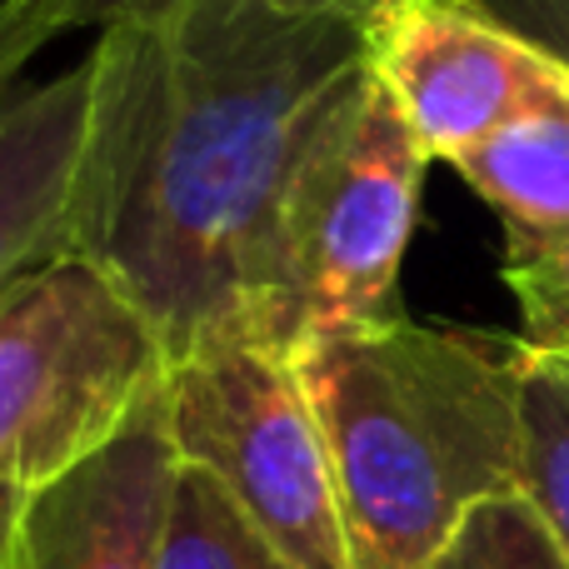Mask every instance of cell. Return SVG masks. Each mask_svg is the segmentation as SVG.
Segmentation results:
<instances>
[{"instance_id": "1", "label": "cell", "mask_w": 569, "mask_h": 569, "mask_svg": "<svg viewBox=\"0 0 569 569\" xmlns=\"http://www.w3.org/2000/svg\"><path fill=\"white\" fill-rule=\"evenodd\" d=\"M86 66L70 250L126 290L166 360L226 340L290 350L276 210L305 130L360 70V20L146 0L96 30Z\"/></svg>"}, {"instance_id": "2", "label": "cell", "mask_w": 569, "mask_h": 569, "mask_svg": "<svg viewBox=\"0 0 569 569\" xmlns=\"http://www.w3.org/2000/svg\"><path fill=\"white\" fill-rule=\"evenodd\" d=\"M520 365L515 335L410 315L295 350L355 569H425L475 505L520 490Z\"/></svg>"}, {"instance_id": "3", "label": "cell", "mask_w": 569, "mask_h": 569, "mask_svg": "<svg viewBox=\"0 0 569 569\" xmlns=\"http://www.w3.org/2000/svg\"><path fill=\"white\" fill-rule=\"evenodd\" d=\"M430 156L365 66L320 106L276 210V270L290 350L385 325L400 310Z\"/></svg>"}, {"instance_id": "4", "label": "cell", "mask_w": 569, "mask_h": 569, "mask_svg": "<svg viewBox=\"0 0 569 569\" xmlns=\"http://www.w3.org/2000/svg\"><path fill=\"white\" fill-rule=\"evenodd\" d=\"M166 345L116 280L60 256L0 295V485L40 490L166 385Z\"/></svg>"}, {"instance_id": "5", "label": "cell", "mask_w": 569, "mask_h": 569, "mask_svg": "<svg viewBox=\"0 0 569 569\" xmlns=\"http://www.w3.org/2000/svg\"><path fill=\"white\" fill-rule=\"evenodd\" d=\"M160 405L176 460L216 480L295 569H355L330 450L290 350L206 345L166 365Z\"/></svg>"}, {"instance_id": "6", "label": "cell", "mask_w": 569, "mask_h": 569, "mask_svg": "<svg viewBox=\"0 0 569 569\" xmlns=\"http://www.w3.org/2000/svg\"><path fill=\"white\" fill-rule=\"evenodd\" d=\"M360 66L445 166H460L569 70L480 0H375L360 16Z\"/></svg>"}, {"instance_id": "7", "label": "cell", "mask_w": 569, "mask_h": 569, "mask_svg": "<svg viewBox=\"0 0 569 569\" xmlns=\"http://www.w3.org/2000/svg\"><path fill=\"white\" fill-rule=\"evenodd\" d=\"M500 220V280L535 355L569 360V70L455 166Z\"/></svg>"}, {"instance_id": "8", "label": "cell", "mask_w": 569, "mask_h": 569, "mask_svg": "<svg viewBox=\"0 0 569 569\" xmlns=\"http://www.w3.org/2000/svg\"><path fill=\"white\" fill-rule=\"evenodd\" d=\"M176 470L156 395L116 440L20 495L10 569H156Z\"/></svg>"}, {"instance_id": "9", "label": "cell", "mask_w": 569, "mask_h": 569, "mask_svg": "<svg viewBox=\"0 0 569 569\" xmlns=\"http://www.w3.org/2000/svg\"><path fill=\"white\" fill-rule=\"evenodd\" d=\"M90 126V66L0 90V295L70 256L76 170Z\"/></svg>"}, {"instance_id": "10", "label": "cell", "mask_w": 569, "mask_h": 569, "mask_svg": "<svg viewBox=\"0 0 569 569\" xmlns=\"http://www.w3.org/2000/svg\"><path fill=\"white\" fill-rule=\"evenodd\" d=\"M520 495L569 560V360L525 350L520 365Z\"/></svg>"}, {"instance_id": "11", "label": "cell", "mask_w": 569, "mask_h": 569, "mask_svg": "<svg viewBox=\"0 0 569 569\" xmlns=\"http://www.w3.org/2000/svg\"><path fill=\"white\" fill-rule=\"evenodd\" d=\"M156 569H295L200 470L180 465L170 485Z\"/></svg>"}, {"instance_id": "12", "label": "cell", "mask_w": 569, "mask_h": 569, "mask_svg": "<svg viewBox=\"0 0 569 569\" xmlns=\"http://www.w3.org/2000/svg\"><path fill=\"white\" fill-rule=\"evenodd\" d=\"M425 569H569L550 525L520 490L480 500Z\"/></svg>"}, {"instance_id": "13", "label": "cell", "mask_w": 569, "mask_h": 569, "mask_svg": "<svg viewBox=\"0 0 569 569\" xmlns=\"http://www.w3.org/2000/svg\"><path fill=\"white\" fill-rule=\"evenodd\" d=\"M146 0H0V90L66 30H100Z\"/></svg>"}, {"instance_id": "14", "label": "cell", "mask_w": 569, "mask_h": 569, "mask_svg": "<svg viewBox=\"0 0 569 569\" xmlns=\"http://www.w3.org/2000/svg\"><path fill=\"white\" fill-rule=\"evenodd\" d=\"M480 6L500 16L515 36L569 66V0H480Z\"/></svg>"}, {"instance_id": "15", "label": "cell", "mask_w": 569, "mask_h": 569, "mask_svg": "<svg viewBox=\"0 0 569 569\" xmlns=\"http://www.w3.org/2000/svg\"><path fill=\"white\" fill-rule=\"evenodd\" d=\"M276 6L300 10V16H350V20H360L375 0H276Z\"/></svg>"}, {"instance_id": "16", "label": "cell", "mask_w": 569, "mask_h": 569, "mask_svg": "<svg viewBox=\"0 0 569 569\" xmlns=\"http://www.w3.org/2000/svg\"><path fill=\"white\" fill-rule=\"evenodd\" d=\"M16 510H20V490L0 485V569H10V530H16Z\"/></svg>"}]
</instances>
